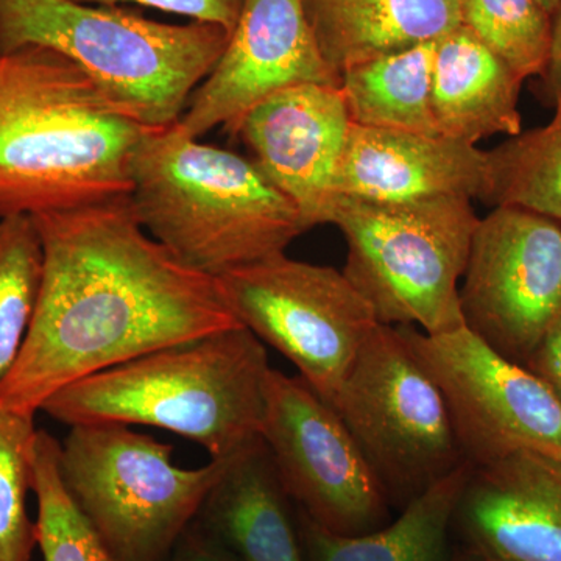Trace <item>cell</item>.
I'll return each instance as SVG.
<instances>
[{
	"instance_id": "cell-1",
	"label": "cell",
	"mask_w": 561,
	"mask_h": 561,
	"mask_svg": "<svg viewBox=\"0 0 561 561\" xmlns=\"http://www.w3.org/2000/svg\"><path fill=\"white\" fill-rule=\"evenodd\" d=\"M31 217L43 279L0 408L35 415L79 379L238 327L217 278L150 238L128 195Z\"/></svg>"
},
{
	"instance_id": "cell-2",
	"label": "cell",
	"mask_w": 561,
	"mask_h": 561,
	"mask_svg": "<svg viewBox=\"0 0 561 561\" xmlns=\"http://www.w3.org/2000/svg\"><path fill=\"white\" fill-rule=\"evenodd\" d=\"M147 128L58 51H0V219L130 194Z\"/></svg>"
},
{
	"instance_id": "cell-3",
	"label": "cell",
	"mask_w": 561,
	"mask_h": 561,
	"mask_svg": "<svg viewBox=\"0 0 561 561\" xmlns=\"http://www.w3.org/2000/svg\"><path fill=\"white\" fill-rule=\"evenodd\" d=\"M130 183L144 230L214 278L286 253L306 232L294 203L256 162L192 138L179 122L144 131Z\"/></svg>"
},
{
	"instance_id": "cell-4",
	"label": "cell",
	"mask_w": 561,
	"mask_h": 561,
	"mask_svg": "<svg viewBox=\"0 0 561 561\" xmlns=\"http://www.w3.org/2000/svg\"><path fill=\"white\" fill-rule=\"evenodd\" d=\"M271 368L264 343L238 324L79 379L41 411L69 427H160L224 459L260 437Z\"/></svg>"
},
{
	"instance_id": "cell-5",
	"label": "cell",
	"mask_w": 561,
	"mask_h": 561,
	"mask_svg": "<svg viewBox=\"0 0 561 561\" xmlns=\"http://www.w3.org/2000/svg\"><path fill=\"white\" fill-rule=\"evenodd\" d=\"M228 41L220 25L164 24L116 5L0 0V51H58L146 127H168L183 117Z\"/></svg>"
},
{
	"instance_id": "cell-6",
	"label": "cell",
	"mask_w": 561,
	"mask_h": 561,
	"mask_svg": "<svg viewBox=\"0 0 561 561\" xmlns=\"http://www.w3.org/2000/svg\"><path fill=\"white\" fill-rule=\"evenodd\" d=\"M479 220L465 197L382 203L337 195L330 225L348 247L343 275L379 323L437 335L463 327L460 280Z\"/></svg>"
},
{
	"instance_id": "cell-7",
	"label": "cell",
	"mask_w": 561,
	"mask_h": 561,
	"mask_svg": "<svg viewBox=\"0 0 561 561\" xmlns=\"http://www.w3.org/2000/svg\"><path fill=\"white\" fill-rule=\"evenodd\" d=\"M172 453L121 423L76 424L61 445L66 489L121 561H164L230 459L183 470Z\"/></svg>"
},
{
	"instance_id": "cell-8",
	"label": "cell",
	"mask_w": 561,
	"mask_h": 561,
	"mask_svg": "<svg viewBox=\"0 0 561 561\" xmlns=\"http://www.w3.org/2000/svg\"><path fill=\"white\" fill-rule=\"evenodd\" d=\"M331 408L394 507L467 463L440 389L397 327L376 328Z\"/></svg>"
},
{
	"instance_id": "cell-9",
	"label": "cell",
	"mask_w": 561,
	"mask_h": 561,
	"mask_svg": "<svg viewBox=\"0 0 561 561\" xmlns=\"http://www.w3.org/2000/svg\"><path fill=\"white\" fill-rule=\"evenodd\" d=\"M217 283L239 324L287 357L330 405L381 324L343 272L286 253L224 273Z\"/></svg>"
},
{
	"instance_id": "cell-10",
	"label": "cell",
	"mask_w": 561,
	"mask_h": 561,
	"mask_svg": "<svg viewBox=\"0 0 561 561\" xmlns=\"http://www.w3.org/2000/svg\"><path fill=\"white\" fill-rule=\"evenodd\" d=\"M397 330L440 389L468 463L486 467L518 451L561 454V402L534 373L465 327L437 335Z\"/></svg>"
},
{
	"instance_id": "cell-11",
	"label": "cell",
	"mask_w": 561,
	"mask_h": 561,
	"mask_svg": "<svg viewBox=\"0 0 561 561\" xmlns=\"http://www.w3.org/2000/svg\"><path fill=\"white\" fill-rule=\"evenodd\" d=\"M264 438L294 504L337 535L367 534L390 522V501L341 415L301 376L271 368Z\"/></svg>"
},
{
	"instance_id": "cell-12",
	"label": "cell",
	"mask_w": 561,
	"mask_h": 561,
	"mask_svg": "<svg viewBox=\"0 0 561 561\" xmlns=\"http://www.w3.org/2000/svg\"><path fill=\"white\" fill-rule=\"evenodd\" d=\"M460 311L467 330L524 367L561 317V221L516 206L479 220Z\"/></svg>"
},
{
	"instance_id": "cell-13",
	"label": "cell",
	"mask_w": 561,
	"mask_h": 561,
	"mask_svg": "<svg viewBox=\"0 0 561 561\" xmlns=\"http://www.w3.org/2000/svg\"><path fill=\"white\" fill-rule=\"evenodd\" d=\"M309 83L341 87V77L324 61L302 0H243L220 60L179 124L192 138L217 127L234 136L257 103Z\"/></svg>"
},
{
	"instance_id": "cell-14",
	"label": "cell",
	"mask_w": 561,
	"mask_h": 561,
	"mask_svg": "<svg viewBox=\"0 0 561 561\" xmlns=\"http://www.w3.org/2000/svg\"><path fill=\"white\" fill-rule=\"evenodd\" d=\"M351 119L341 87L298 84L257 103L236 135L297 208L306 231L331 224Z\"/></svg>"
},
{
	"instance_id": "cell-15",
	"label": "cell",
	"mask_w": 561,
	"mask_h": 561,
	"mask_svg": "<svg viewBox=\"0 0 561 561\" xmlns=\"http://www.w3.org/2000/svg\"><path fill=\"white\" fill-rule=\"evenodd\" d=\"M454 527L486 561H561V454L518 451L474 468Z\"/></svg>"
},
{
	"instance_id": "cell-16",
	"label": "cell",
	"mask_w": 561,
	"mask_h": 561,
	"mask_svg": "<svg viewBox=\"0 0 561 561\" xmlns=\"http://www.w3.org/2000/svg\"><path fill=\"white\" fill-rule=\"evenodd\" d=\"M490 192L489 151L442 135L351 124L335 194L382 203L476 198Z\"/></svg>"
},
{
	"instance_id": "cell-17",
	"label": "cell",
	"mask_w": 561,
	"mask_h": 561,
	"mask_svg": "<svg viewBox=\"0 0 561 561\" xmlns=\"http://www.w3.org/2000/svg\"><path fill=\"white\" fill-rule=\"evenodd\" d=\"M195 522L239 561H306L297 508L261 435L231 454Z\"/></svg>"
},
{
	"instance_id": "cell-18",
	"label": "cell",
	"mask_w": 561,
	"mask_h": 561,
	"mask_svg": "<svg viewBox=\"0 0 561 561\" xmlns=\"http://www.w3.org/2000/svg\"><path fill=\"white\" fill-rule=\"evenodd\" d=\"M522 77L459 25L435 43L431 106L438 135L478 144L522 133Z\"/></svg>"
},
{
	"instance_id": "cell-19",
	"label": "cell",
	"mask_w": 561,
	"mask_h": 561,
	"mask_svg": "<svg viewBox=\"0 0 561 561\" xmlns=\"http://www.w3.org/2000/svg\"><path fill=\"white\" fill-rule=\"evenodd\" d=\"M302 5L324 61L339 77L461 25L459 0H302Z\"/></svg>"
},
{
	"instance_id": "cell-20",
	"label": "cell",
	"mask_w": 561,
	"mask_h": 561,
	"mask_svg": "<svg viewBox=\"0 0 561 561\" xmlns=\"http://www.w3.org/2000/svg\"><path fill=\"white\" fill-rule=\"evenodd\" d=\"M474 470L463 463L401 508V515L367 534L337 535L297 507L306 561H449V531Z\"/></svg>"
},
{
	"instance_id": "cell-21",
	"label": "cell",
	"mask_w": 561,
	"mask_h": 561,
	"mask_svg": "<svg viewBox=\"0 0 561 561\" xmlns=\"http://www.w3.org/2000/svg\"><path fill=\"white\" fill-rule=\"evenodd\" d=\"M435 43L391 51L342 72L351 124L438 135L431 106Z\"/></svg>"
},
{
	"instance_id": "cell-22",
	"label": "cell",
	"mask_w": 561,
	"mask_h": 561,
	"mask_svg": "<svg viewBox=\"0 0 561 561\" xmlns=\"http://www.w3.org/2000/svg\"><path fill=\"white\" fill-rule=\"evenodd\" d=\"M486 205L516 206L561 221V106L548 125L489 151Z\"/></svg>"
},
{
	"instance_id": "cell-23",
	"label": "cell",
	"mask_w": 561,
	"mask_h": 561,
	"mask_svg": "<svg viewBox=\"0 0 561 561\" xmlns=\"http://www.w3.org/2000/svg\"><path fill=\"white\" fill-rule=\"evenodd\" d=\"M61 445L38 430L33 445V493L44 561H121L72 500L60 471Z\"/></svg>"
},
{
	"instance_id": "cell-24",
	"label": "cell",
	"mask_w": 561,
	"mask_h": 561,
	"mask_svg": "<svg viewBox=\"0 0 561 561\" xmlns=\"http://www.w3.org/2000/svg\"><path fill=\"white\" fill-rule=\"evenodd\" d=\"M43 245L31 216L0 219V383L13 370L38 305Z\"/></svg>"
},
{
	"instance_id": "cell-25",
	"label": "cell",
	"mask_w": 561,
	"mask_h": 561,
	"mask_svg": "<svg viewBox=\"0 0 561 561\" xmlns=\"http://www.w3.org/2000/svg\"><path fill=\"white\" fill-rule=\"evenodd\" d=\"M470 28L523 80L545 76L551 61L553 18L537 0H459Z\"/></svg>"
},
{
	"instance_id": "cell-26",
	"label": "cell",
	"mask_w": 561,
	"mask_h": 561,
	"mask_svg": "<svg viewBox=\"0 0 561 561\" xmlns=\"http://www.w3.org/2000/svg\"><path fill=\"white\" fill-rule=\"evenodd\" d=\"M36 434L35 415L0 408V561H31L38 546L27 508Z\"/></svg>"
},
{
	"instance_id": "cell-27",
	"label": "cell",
	"mask_w": 561,
	"mask_h": 561,
	"mask_svg": "<svg viewBox=\"0 0 561 561\" xmlns=\"http://www.w3.org/2000/svg\"><path fill=\"white\" fill-rule=\"evenodd\" d=\"M72 2L105 7H113L121 2L138 3L149 9L191 18L195 22L220 25L231 36L238 24L243 0H72Z\"/></svg>"
},
{
	"instance_id": "cell-28",
	"label": "cell",
	"mask_w": 561,
	"mask_h": 561,
	"mask_svg": "<svg viewBox=\"0 0 561 561\" xmlns=\"http://www.w3.org/2000/svg\"><path fill=\"white\" fill-rule=\"evenodd\" d=\"M164 561H239L197 522L191 524Z\"/></svg>"
},
{
	"instance_id": "cell-29",
	"label": "cell",
	"mask_w": 561,
	"mask_h": 561,
	"mask_svg": "<svg viewBox=\"0 0 561 561\" xmlns=\"http://www.w3.org/2000/svg\"><path fill=\"white\" fill-rule=\"evenodd\" d=\"M524 367L541 379L561 402V317Z\"/></svg>"
},
{
	"instance_id": "cell-30",
	"label": "cell",
	"mask_w": 561,
	"mask_h": 561,
	"mask_svg": "<svg viewBox=\"0 0 561 561\" xmlns=\"http://www.w3.org/2000/svg\"><path fill=\"white\" fill-rule=\"evenodd\" d=\"M542 79H545L546 95L551 99L556 108L561 106V0L559 10H557L556 16H553L551 61H549L548 69H546Z\"/></svg>"
},
{
	"instance_id": "cell-31",
	"label": "cell",
	"mask_w": 561,
	"mask_h": 561,
	"mask_svg": "<svg viewBox=\"0 0 561 561\" xmlns=\"http://www.w3.org/2000/svg\"><path fill=\"white\" fill-rule=\"evenodd\" d=\"M449 561H486L479 553L470 551V549L463 548L461 551L454 553Z\"/></svg>"
},
{
	"instance_id": "cell-32",
	"label": "cell",
	"mask_w": 561,
	"mask_h": 561,
	"mask_svg": "<svg viewBox=\"0 0 561 561\" xmlns=\"http://www.w3.org/2000/svg\"><path fill=\"white\" fill-rule=\"evenodd\" d=\"M537 2L540 3L546 13L551 14L552 18L556 16L560 0H537Z\"/></svg>"
}]
</instances>
